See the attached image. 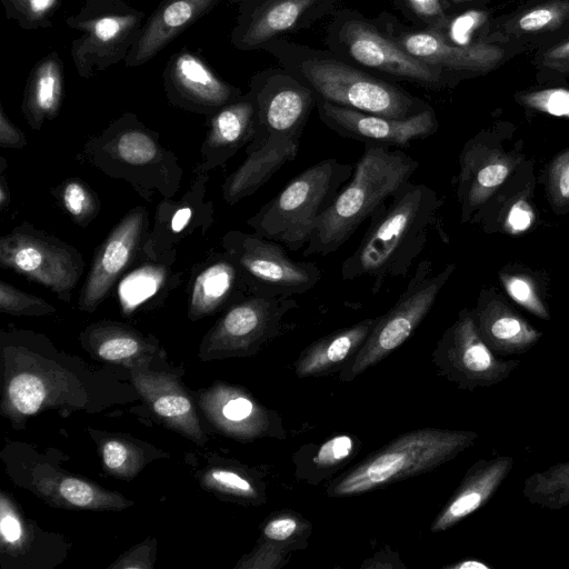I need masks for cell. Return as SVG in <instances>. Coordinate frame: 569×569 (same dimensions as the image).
I'll return each instance as SVG.
<instances>
[{
  "label": "cell",
  "mask_w": 569,
  "mask_h": 569,
  "mask_svg": "<svg viewBox=\"0 0 569 569\" xmlns=\"http://www.w3.org/2000/svg\"><path fill=\"white\" fill-rule=\"evenodd\" d=\"M248 91L256 102L257 128L246 146L247 158L222 186L229 204L256 193L284 163L297 158L316 107L313 92L280 66L256 72Z\"/></svg>",
  "instance_id": "obj_1"
},
{
  "label": "cell",
  "mask_w": 569,
  "mask_h": 569,
  "mask_svg": "<svg viewBox=\"0 0 569 569\" xmlns=\"http://www.w3.org/2000/svg\"><path fill=\"white\" fill-rule=\"evenodd\" d=\"M440 203L428 186L405 182L369 218L357 249L341 264V278H369L376 295L388 279L406 277L436 226Z\"/></svg>",
  "instance_id": "obj_2"
},
{
  "label": "cell",
  "mask_w": 569,
  "mask_h": 569,
  "mask_svg": "<svg viewBox=\"0 0 569 569\" xmlns=\"http://www.w3.org/2000/svg\"><path fill=\"white\" fill-rule=\"evenodd\" d=\"M264 51L307 86L316 100L396 119L431 107L398 83L373 76L328 49L281 38L268 44Z\"/></svg>",
  "instance_id": "obj_3"
},
{
  "label": "cell",
  "mask_w": 569,
  "mask_h": 569,
  "mask_svg": "<svg viewBox=\"0 0 569 569\" xmlns=\"http://www.w3.org/2000/svg\"><path fill=\"white\" fill-rule=\"evenodd\" d=\"M419 168L402 150L365 146L352 176L317 220L305 256H328L342 247Z\"/></svg>",
  "instance_id": "obj_4"
},
{
  "label": "cell",
  "mask_w": 569,
  "mask_h": 569,
  "mask_svg": "<svg viewBox=\"0 0 569 569\" xmlns=\"http://www.w3.org/2000/svg\"><path fill=\"white\" fill-rule=\"evenodd\" d=\"M478 433L426 427L399 435L359 463L332 478L330 498H347L430 472L473 446Z\"/></svg>",
  "instance_id": "obj_5"
},
{
  "label": "cell",
  "mask_w": 569,
  "mask_h": 569,
  "mask_svg": "<svg viewBox=\"0 0 569 569\" xmlns=\"http://www.w3.org/2000/svg\"><path fill=\"white\" fill-rule=\"evenodd\" d=\"M355 164L336 158L307 168L247 220L253 231L298 251L310 240L317 220L331 206Z\"/></svg>",
  "instance_id": "obj_6"
},
{
  "label": "cell",
  "mask_w": 569,
  "mask_h": 569,
  "mask_svg": "<svg viewBox=\"0 0 569 569\" xmlns=\"http://www.w3.org/2000/svg\"><path fill=\"white\" fill-rule=\"evenodd\" d=\"M325 42L328 50L349 63L390 82L440 90L455 77L410 56L376 24L373 18L355 9L343 8L332 14Z\"/></svg>",
  "instance_id": "obj_7"
},
{
  "label": "cell",
  "mask_w": 569,
  "mask_h": 569,
  "mask_svg": "<svg viewBox=\"0 0 569 569\" xmlns=\"http://www.w3.org/2000/svg\"><path fill=\"white\" fill-rule=\"evenodd\" d=\"M90 162L106 174L122 178L141 193L159 188L154 173L164 184L179 186L181 169L174 154L164 149L158 133L136 114L127 112L112 121L84 147Z\"/></svg>",
  "instance_id": "obj_8"
},
{
  "label": "cell",
  "mask_w": 569,
  "mask_h": 569,
  "mask_svg": "<svg viewBox=\"0 0 569 569\" xmlns=\"http://www.w3.org/2000/svg\"><path fill=\"white\" fill-rule=\"evenodd\" d=\"M144 12L124 0H86L81 10L66 19L79 31L72 40L70 56L82 79L124 62L146 21Z\"/></svg>",
  "instance_id": "obj_9"
},
{
  "label": "cell",
  "mask_w": 569,
  "mask_h": 569,
  "mask_svg": "<svg viewBox=\"0 0 569 569\" xmlns=\"http://www.w3.org/2000/svg\"><path fill=\"white\" fill-rule=\"evenodd\" d=\"M455 268L448 264L433 274L431 262L420 260L397 302L379 316L362 347L339 372V380H355L403 345L430 312Z\"/></svg>",
  "instance_id": "obj_10"
},
{
  "label": "cell",
  "mask_w": 569,
  "mask_h": 569,
  "mask_svg": "<svg viewBox=\"0 0 569 569\" xmlns=\"http://www.w3.org/2000/svg\"><path fill=\"white\" fill-rule=\"evenodd\" d=\"M222 248L239 268L250 296L292 297L311 290L322 272L311 261L292 259L284 246L256 232H227Z\"/></svg>",
  "instance_id": "obj_11"
},
{
  "label": "cell",
  "mask_w": 569,
  "mask_h": 569,
  "mask_svg": "<svg viewBox=\"0 0 569 569\" xmlns=\"http://www.w3.org/2000/svg\"><path fill=\"white\" fill-rule=\"evenodd\" d=\"M0 266L44 286L64 301L70 300L84 270L83 258L73 246L29 222L1 237Z\"/></svg>",
  "instance_id": "obj_12"
},
{
  "label": "cell",
  "mask_w": 569,
  "mask_h": 569,
  "mask_svg": "<svg viewBox=\"0 0 569 569\" xmlns=\"http://www.w3.org/2000/svg\"><path fill=\"white\" fill-rule=\"evenodd\" d=\"M437 373L461 390L490 388L507 380L520 360L503 359L483 342L471 312L463 309L432 352Z\"/></svg>",
  "instance_id": "obj_13"
},
{
  "label": "cell",
  "mask_w": 569,
  "mask_h": 569,
  "mask_svg": "<svg viewBox=\"0 0 569 569\" xmlns=\"http://www.w3.org/2000/svg\"><path fill=\"white\" fill-rule=\"evenodd\" d=\"M341 0H244L230 34L241 51L264 50L277 39L333 14Z\"/></svg>",
  "instance_id": "obj_14"
},
{
  "label": "cell",
  "mask_w": 569,
  "mask_h": 569,
  "mask_svg": "<svg viewBox=\"0 0 569 569\" xmlns=\"http://www.w3.org/2000/svg\"><path fill=\"white\" fill-rule=\"evenodd\" d=\"M373 21L410 56L452 76L489 71L505 56L500 47L482 41L469 46L448 43L436 31L407 26L387 11Z\"/></svg>",
  "instance_id": "obj_15"
},
{
  "label": "cell",
  "mask_w": 569,
  "mask_h": 569,
  "mask_svg": "<svg viewBox=\"0 0 569 569\" xmlns=\"http://www.w3.org/2000/svg\"><path fill=\"white\" fill-rule=\"evenodd\" d=\"M319 119L338 136L377 147H407L435 134L439 123L432 107L396 119L316 100Z\"/></svg>",
  "instance_id": "obj_16"
},
{
  "label": "cell",
  "mask_w": 569,
  "mask_h": 569,
  "mask_svg": "<svg viewBox=\"0 0 569 569\" xmlns=\"http://www.w3.org/2000/svg\"><path fill=\"white\" fill-rule=\"evenodd\" d=\"M162 82L171 106L208 117L243 94L187 47L169 58Z\"/></svg>",
  "instance_id": "obj_17"
},
{
  "label": "cell",
  "mask_w": 569,
  "mask_h": 569,
  "mask_svg": "<svg viewBox=\"0 0 569 569\" xmlns=\"http://www.w3.org/2000/svg\"><path fill=\"white\" fill-rule=\"evenodd\" d=\"M148 227L149 217L144 207L131 209L113 227L93 256L80 291L81 309L92 311L107 297L141 251Z\"/></svg>",
  "instance_id": "obj_18"
},
{
  "label": "cell",
  "mask_w": 569,
  "mask_h": 569,
  "mask_svg": "<svg viewBox=\"0 0 569 569\" xmlns=\"http://www.w3.org/2000/svg\"><path fill=\"white\" fill-rule=\"evenodd\" d=\"M297 308L292 297L248 296L230 305L219 329L224 339L237 343L238 348L259 349L289 328L284 318Z\"/></svg>",
  "instance_id": "obj_19"
},
{
  "label": "cell",
  "mask_w": 569,
  "mask_h": 569,
  "mask_svg": "<svg viewBox=\"0 0 569 569\" xmlns=\"http://www.w3.org/2000/svg\"><path fill=\"white\" fill-rule=\"evenodd\" d=\"M513 465L510 456L477 460L435 517L430 531H446L482 508L498 491Z\"/></svg>",
  "instance_id": "obj_20"
},
{
  "label": "cell",
  "mask_w": 569,
  "mask_h": 569,
  "mask_svg": "<svg viewBox=\"0 0 569 569\" xmlns=\"http://www.w3.org/2000/svg\"><path fill=\"white\" fill-rule=\"evenodd\" d=\"M221 1L162 0L146 19L137 41L124 60V66L136 68L147 63Z\"/></svg>",
  "instance_id": "obj_21"
},
{
  "label": "cell",
  "mask_w": 569,
  "mask_h": 569,
  "mask_svg": "<svg viewBox=\"0 0 569 569\" xmlns=\"http://www.w3.org/2000/svg\"><path fill=\"white\" fill-rule=\"evenodd\" d=\"M257 128V108L248 91L209 117V129L201 146L203 161L199 174L222 166L253 138Z\"/></svg>",
  "instance_id": "obj_22"
},
{
  "label": "cell",
  "mask_w": 569,
  "mask_h": 569,
  "mask_svg": "<svg viewBox=\"0 0 569 569\" xmlns=\"http://www.w3.org/2000/svg\"><path fill=\"white\" fill-rule=\"evenodd\" d=\"M470 312L481 339L499 357L523 355L542 336L539 330L500 300H485Z\"/></svg>",
  "instance_id": "obj_23"
},
{
  "label": "cell",
  "mask_w": 569,
  "mask_h": 569,
  "mask_svg": "<svg viewBox=\"0 0 569 569\" xmlns=\"http://www.w3.org/2000/svg\"><path fill=\"white\" fill-rule=\"evenodd\" d=\"M378 318H366L310 343L295 361L296 376L309 378L339 373L362 347Z\"/></svg>",
  "instance_id": "obj_24"
},
{
  "label": "cell",
  "mask_w": 569,
  "mask_h": 569,
  "mask_svg": "<svg viewBox=\"0 0 569 569\" xmlns=\"http://www.w3.org/2000/svg\"><path fill=\"white\" fill-rule=\"evenodd\" d=\"M64 98V66L57 51L49 52L31 68L23 89L21 111L26 122L40 130L53 120Z\"/></svg>",
  "instance_id": "obj_25"
},
{
  "label": "cell",
  "mask_w": 569,
  "mask_h": 569,
  "mask_svg": "<svg viewBox=\"0 0 569 569\" xmlns=\"http://www.w3.org/2000/svg\"><path fill=\"white\" fill-rule=\"evenodd\" d=\"M250 296L237 264L223 252L214 254L193 277L190 287V311L208 313L224 303Z\"/></svg>",
  "instance_id": "obj_26"
},
{
  "label": "cell",
  "mask_w": 569,
  "mask_h": 569,
  "mask_svg": "<svg viewBox=\"0 0 569 569\" xmlns=\"http://www.w3.org/2000/svg\"><path fill=\"white\" fill-rule=\"evenodd\" d=\"M513 168L508 157L491 156L481 159L476 144L467 146L461 153L458 197L463 207V216L482 204L507 179Z\"/></svg>",
  "instance_id": "obj_27"
},
{
  "label": "cell",
  "mask_w": 569,
  "mask_h": 569,
  "mask_svg": "<svg viewBox=\"0 0 569 569\" xmlns=\"http://www.w3.org/2000/svg\"><path fill=\"white\" fill-rule=\"evenodd\" d=\"M362 445L350 433H336L319 445H305L293 455L296 477L309 485H319L350 463Z\"/></svg>",
  "instance_id": "obj_28"
},
{
  "label": "cell",
  "mask_w": 569,
  "mask_h": 569,
  "mask_svg": "<svg viewBox=\"0 0 569 569\" xmlns=\"http://www.w3.org/2000/svg\"><path fill=\"white\" fill-rule=\"evenodd\" d=\"M311 531V522L302 515L290 509L273 512L262 527L263 543L257 558L258 566L282 568L291 553L307 548Z\"/></svg>",
  "instance_id": "obj_29"
},
{
  "label": "cell",
  "mask_w": 569,
  "mask_h": 569,
  "mask_svg": "<svg viewBox=\"0 0 569 569\" xmlns=\"http://www.w3.org/2000/svg\"><path fill=\"white\" fill-rule=\"evenodd\" d=\"M171 270L158 259L143 262L123 274L117 293L123 310H133L163 290H169Z\"/></svg>",
  "instance_id": "obj_30"
},
{
  "label": "cell",
  "mask_w": 569,
  "mask_h": 569,
  "mask_svg": "<svg viewBox=\"0 0 569 569\" xmlns=\"http://www.w3.org/2000/svg\"><path fill=\"white\" fill-rule=\"evenodd\" d=\"M523 497L533 506L559 510L569 506V460L536 471L523 482Z\"/></svg>",
  "instance_id": "obj_31"
},
{
  "label": "cell",
  "mask_w": 569,
  "mask_h": 569,
  "mask_svg": "<svg viewBox=\"0 0 569 569\" xmlns=\"http://www.w3.org/2000/svg\"><path fill=\"white\" fill-rule=\"evenodd\" d=\"M63 0H1L6 17L21 29H47Z\"/></svg>",
  "instance_id": "obj_32"
},
{
  "label": "cell",
  "mask_w": 569,
  "mask_h": 569,
  "mask_svg": "<svg viewBox=\"0 0 569 569\" xmlns=\"http://www.w3.org/2000/svg\"><path fill=\"white\" fill-rule=\"evenodd\" d=\"M58 198L68 214L81 227L91 222L99 212V199L80 179L63 181L57 189Z\"/></svg>",
  "instance_id": "obj_33"
},
{
  "label": "cell",
  "mask_w": 569,
  "mask_h": 569,
  "mask_svg": "<svg viewBox=\"0 0 569 569\" xmlns=\"http://www.w3.org/2000/svg\"><path fill=\"white\" fill-rule=\"evenodd\" d=\"M395 3L415 27L422 29L438 30L448 17L445 0H395Z\"/></svg>",
  "instance_id": "obj_34"
},
{
  "label": "cell",
  "mask_w": 569,
  "mask_h": 569,
  "mask_svg": "<svg viewBox=\"0 0 569 569\" xmlns=\"http://www.w3.org/2000/svg\"><path fill=\"white\" fill-rule=\"evenodd\" d=\"M485 19V13L478 10H467L456 16L448 14L442 27L433 31L448 43L469 46L476 43L472 38Z\"/></svg>",
  "instance_id": "obj_35"
},
{
  "label": "cell",
  "mask_w": 569,
  "mask_h": 569,
  "mask_svg": "<svg viewBox=\"0 0 569 569\" xmlns=\"http://www.w3.org/2000/svg\"><path fill=\"white\" fill-rule=\"evenodd\" d=\"M569 18V2L555 1L522 13L516 28L523 32H538L559 26Z\"/></svg>",
  "instance_id": "obj_36"
},
{
  "label": "cell",
  "mask_w": 569,
  "mask_h": 569,
  "mask_svg": "<svg viewBox=\"0 0 569 569\" xmlns=\"http://www.w3.org/2000/svg\"><path fill=\"white\" fill-rule=\"evenodd\" d=\"M9 396L16 409L31 415L38 411L46 393L43 383L37 376L21 373L11 380Z\"/></svg>",
  "instance_id": "obj_37"
},
{
  "label": "cell",
  "mask_w": 569,
  "mask_h": 569,
  "mask_svg": "<svg viewBox=\"0 0 569 569\" xmlns=\"http://www.w3.org/2000/svg\"><path fill=\"white\" fill-rule=\"evenodd\" d=\"M501 282L509 297L536 317L549 320L550 316L541 301L533 281L519 274H502Z\"/></svg>",
  "instance_id": "obj_38"
},
{
  "label": "cell",
  "mask_w": 569,
  "mask_h": 569,
  "mask_svg": "<svg viewBox=\"0 0 569 569\" xmlns=\"http://www.w3.org/2000/svg\"><path fill=\"white\" fill-rule=\"evenodd\" d=\"M0 309L13 315H40L54 311V308L42 299L0 281Z\"/></svg>",
  "instance_id": "obj_39"
},
{
  "label": "cell",
  "mask_w": 569,
  "mask_h": 569,
  "mask_svg": "<svg viewBox=\"0 0 569 569\" xmlns=\"http://www.w3.org/2000/svg\"><path fill=\"white\" fill-rule=\"evenodd\" d=\"M520 100L531 109L569 119V89L550 88L537 90L522 94Z\"/></svg>",
  "instance_id": "obj_40"
},
{
  "label": "cell",
  "mask_w": 569,
  "mask_h": 569,
  "mask_svg": "<svg viewBox=\"0 0 569 569\" xmlns=\"http://www.w3.org/2000/svg\"><path fill=\"white\" fill-rule=\"evenodd\" d=\"M549 189L555 203H569V149L553 160L549 171Z\"/></svg>",
  "instance_id": "obj_41"
},
{
  "label": "cell",
  "mask_w": 569,
  "mask_h": 569,
  "mask_svg": "<svg viewBox=\"0 0 569 569\" xmlns=\"http://www.w3.org/2000/svg\"><path fill=\"white\" fill-rule=\"evenodd\" d=\"M139 349V342L130 336H114L104 340L98 349V353L106 360H119L134 355Z\"/></svg>",
  "instance_id": "obj_42"
},
{
  "label": "cell",
  "mask_w": 569,
  "mask_h": 569,
  "mask_svg": "<svg viewBox=\"0 0 569 569\" xmlns=\"http://www.w3.org/2000/svg\"><path fill=\"white\" fill-rule=\"evenodd\" d=\"M212 478L223 487L250 498L259 496V489H257L250 478L234 471L216 470L212 472Z\"/></svg>",
  "instance_id": "obj_43"
},
{
  "label": "cell",
  "mask_w": 569,
  "mask_h": 569,
  "mask_svg": "<svg viewBox=\"0 0 569 569\" xmlns=\"http://www.w3.org/2000/svg\"><path fill=\"white\" fill-rule=\"evenodd\" d=\"M61 495L74 506H87L93 499V491L89 485L78 479H66L60 485Z\"/></svg>",
  "instance_id": "obj_44"
},
{
  "label": "cell",
  "mask_w": 569,
  "mask_h": 569,
  "mask_svg": "<svg viewBox=\"0 0 569 569\" xmlns=\"http://www.w3.org/2000/svg\"><path fill=\"white\" fill-rule=\"evenodd\" d=\"M0 146L2 148L21 149L27 146L24 133L16 127L0 103Z\"/></svg>",
  "instance_id": "obj_45"
},
{
  "label": "cell",
  "mask_w": 569,
  "mask_h": 569,
  "mask_svg": "<svg viewBox=\"0 0 569 569\" xmlns=\"http://www.w3.org/2000/svg\"><path fill=\"white\" fill-rule=\"evenodd\" d=\"M190 401L177 395H168L158 398L153 403L154 411L162 417H178L190 410Z\"/></svg>",
  "instance_id": "obj_46"
},
{
  "label": "cell",
  "mask_w": 569,
  "mask_h": 569,
  "mask_svg": "<svg viewBox=\"0 0 569 569\" xmlns=\"http://www.w3.org/2000/svg\"><path fill=\"white\" fill-rule=\"evenodd\" d=\"M533 221V212L526 201L512 206L507 218V226L512 233L527 230Z\"/></svg>",
  "instance_id": "obj_47"
},
{
  "label": "cell",
  "mask_w": 569,
  "mask_h": 569,
  "mask_svg": "<svg viewBox=\"0 0 569 569\" xmlns=\"http://www.w3.org/2000/svg\"><path fill=\"white\" fill-rule=\"evenodd\" d=\"M542 62L552 70L569 71V39L547 50Z\"/></svg>",
  "instance_id": "obj_48"
},
{
  "label": "cell",
  "mask_w": 569,
  "mask_h": 569,
  "mask_svg": "<svg viewBox=\"0 0 569 569\" xmlns=\"http://www.w3.org/2000/svg\"><path fill=\"white\" fill-rule=\"evenodd\" d=\"M127 459V449L117 441H109L103 448V461L107 467L116 469Z\"/></svg>",
  "instance_id": "obj_49"
},
{
  "label": "cell",
  "mask_w": 569,
  "mask_h": 569,
  "mask_svg": "<svg viewBox=\"0 0 569 569\" xmlns=\"http://www.w3.org/2000/svg\"><path fill=\"white\" fill-rule=\"evenodd\" d=\"M1 532L8 541H17L21 536V526L19 521L11 515H2Z\"/></svg>",
  "instance_id": "obj_50"
},
{
  "label": "cell",
  "mask_w": 569,
  "mask_h": 569,
  "mask_svg": "<svg viewBox=\"0 0 569 569\" xmlns=\"http://www.w3.org/2000/svg\"><path fill=\"white\" fill-rule=\"evenodd\" d=\"M445 569H491L492 567L476 558H465L443 567Z\"/></svg>",
  "instance_id": "obj_51"
},
{
  "label": "cell",
  "mask_w": 569,
  "mask_h": 569,
  "mask_svg": "<svg viewBox=\"0 0 569 569\" xmlns=\"http://www.w3.org/2000/svg\"><path fill=\"white\" fill-rule=\"evenodd\" d=\"M4 168H6V159L1 158V178H0V209L3 211L10 202V191L9 186L7 184V179L4 176Z\"/></svg>",
  "instance_id": "obj_52"
},
{
  "label": "cell",
  "mask_w": 569,
  "mask_h": 569,
  "mask_svg": "<svg viewBox=\"0 0 569 569\" xmlns=\"http://www.w3.org/2000/svg\"><path fill=\"white\" fill-rule=\"evenodd\" d=\"M446 3H453V4H461V3H468V2H472V1H476V0H445Z\"/></svg>",
  "instance_id": "obj_53"
},
{
  "label": "cell",
  "mask_w": 569,
  "mask_h": 569,
  "mask_svg": "<svg viewBox=\"0 0 569 569\" xmlns=\"http://www.w3.org/2000/svg\"><path fill=\"white\" fill-rule=\"evenodd\" d=\"M227 1H229V2H231V3H238V4H239V3H241V2H242V1H244V0H227Z\"/></svg>",
  "instance_id": "obj_54"
}]
</instances>
